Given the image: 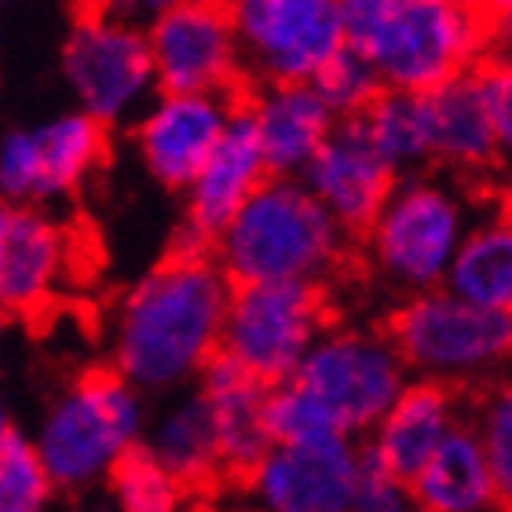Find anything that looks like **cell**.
<instances>
[{"instance_id":"obj_1","label":"cell","mask_w":512,"mask_h":512,"mask_svg":"<svg viewBox=\"0 0 512 512\" xmlns=\"http://www.w3.org/2000/svg\"><path fill=\"white\" fill-rule=\"evenodd\" d=\"M231 289L209 249L176 246L110 304L107 366L147 399L194 384L220 352Z\"/></svg>"},{"instance_id":"obj_2","label":"cell","mask_w":512,"mask_h":512,"mask_svg":"<svg viewBox=\"0 0 512 512\" xmlns=\"http://www.w3.org/2000/svg\"><path fill=\"white\" fill-rule=\"evenodd\" d=\"M209 253L235 286H330L355 256V238L322 209L300 176H267L213 238Z\"/></svg>"},{"instance_id":"obj_3","label":"cell","mask_w":512,"mask_h":512,"mask_svg":"<svg viewBox=\"0 0 512 512\" xmlns=\"http://www.w3.org/2000/svg\"><path fill=\"white\" fill-rule=\"evenodd\" d=\"M344 44L366 55L384 88L428 92L494 52L502 26L476 4L337 0Z\"/></svg>"},{"instance_id":"obj_4","label":"cell","mask_w":512,"mask_h":512,"mask_svg":"<svg viewBox=\"0 0 512 512\" xmlns=\"http://www.w3.org/2000/svg\"><path fill=\"white\" fill-rule=\"evenodd\" d=\"M480 213L469 180L443 169L406 172L395 180L374 220L355 238L363 271L392 297L436 289L447 278L454 249Z\"/></svg>"},{"instance_id":"obj_5","label":"cell","mask_w":512,"mask_h":512,"mask_svg":"<svg viewBox=\"0 0 512 512\" xmlns=\"http://www.w3.org/2000/svg\"><path fill=\"white\" fill-rule=\"evenodd\" d=\"M147 414V395L110 366L70 377L44 406L37 436H30L55 491L88 494L103 487L114 465L143 443Z\"/></svg>"},{"instance_id":"obj_6","label":"cell","mask_w":512,"mask_h":512,"mask_svg":"<svg viewBox=\"0 0 512 512\" xmlns=\"http://www.w3.org/2000/svg\"><path fill=\"white\" fill-rule=\"evenodd\" d=\"M384 330L410 377L450 384L465 395L498 381L512 355V311L480 308L443 286L395 297Z\"/></svg>"},{"instance_id":"obj_7","label":"cell","mask_w":512,"mask_h":512,"mask_svg":"<svg viewBox=\"0 0 512 512\" xmlns=\"http://www.w3.org/2000/svg\"><path fill=\"white\" fill-rule=\"evenodd\" d=\"M289 381L315 395L344 436L363 439L403 392L410 370L384 326L333 315Z\"/></svg>"},{"instance_id":"obj_8","label":"cell","mask_w":512,"mask_h":512,"mask_svg":"<svg viewBox=\"0 0 512 512\" xmlns=\"http://www.w3.org/2000/svg\"><path fill=\"white\" fill-rule=\"evenodd\" d=\"M333 304L326 286L311 282H242L231 289L220 333V352L260 384H278L297 374Z\"/></svg>"},{"instance_id":"obj_9","label":"cell","mask_w":512,"mask_h":512,"mask_svg":"<svg viewBox=\"0 0 512 512\" xmlns=\"http://www.w3.org/2000/svg\"><path fill=\"white\" fill-rule=\"evenodd\" d=\"M63 81L77 110L110 132L125 128L158 92L147 30L118 11H77L63 44Z\"/></svg>"},{"instance_id":"obj_10","label":"cell","mask_w":512,"mask_h":512,"mask_svg":"<svg viewBox=\"0 0 512 512\" xmlns=\"http://www.w3.org/2000/svg\"><path fill=\"white\" fill-rule=\"evenodd\" d=\"M227 11L246 88L311 81L344 44L337 0H231Z\"/></svg>"},{"instance_id":"obj_11","label":"cell","mask_w":512,"mask_h":512,"mask_svg":"<svg viewBox=\"0 0 512 512\" xmlns=\"http://www.w3.org/2000/svg\"><path fill=\"white\" fill-rule=\"evenodd\" d=\"M110 154V128L85 110L0 136V198L52 205L74 198Z\"/></svg>"},{"instance_id":"obj_12","label":"cell","mask_w":512,"mask_h":512,"mask_svg":"<svg viewBox=\"0 0 512 512\" xmlns=\"http://www.w3.org/2000/svg\"><path fill=\"white\" fill-rule=\"evenodd\" d=\"M150 59L161 92H224L242 96V55H238L231 11L209 0H180L147 26Z\"/></svg>"},{"instance_id":"obj_13","label":"cell","mask_w":512,"mask_h":512,"mask_svg":"<svg viewBox=\"0 0 512 512\" xmlns=\"http://www.w3.org/2000/svg\"><path fill=\"white\" fill-rule=\"evenodd\" d=\"M359 476V439L333 432L304 443H271L242 483L271 512H352Z\"/></svg>"},{"instance_id":"obj_14","label":"cell","mask_w":512,"mask_h":512,"mask_svg":"<svg viewBox=\"0 0 512 512\" xmlns=\"http://www.w3.org/2000/svg\"><path fill=\"white\" fill-rule=\"evenodd\" d=\"M242 96L224 92H154L136 118L128 121V136L139 165L165 191H183L198 172Z\"/></svg>"},{"instance_id":"obj_15","label":"cell","mask_w":512,"mask_h":512,"mask_svg":"<svg viewBox=\"0 0 512 512\" xmlns=\"http://www.w3.org/2000/svg\"><path fill=\"white\" fill-rule=\"evenodd\" d=\"M74 271V238L48 205L0 198V304L37 319L63 297Z\"/></svg>"},{"instance_id":"obj_16","label":"cell","mask_w":512,"mask_h":512,"mask_svg":"<svg viewBox=\"0 0 512 512\" xmlns=\"http://www.w3.org/2000/svg\"><path fill=\"white\" fill-rule=\"evenodd\" d=\"M395 180V169L366 139L359 118L337 121L300 172V183L352 238L363 235V227L374 220Z\"/></svg>"},{"instance_id":"obj_17","label":"cell","mask_w":512,"mask_h":512,"mask_svg":"<svg viewBox=\"0 0 512 512\" xmlns=\"http://www.w3.org/2000/svg\"><path fill=\"white\" fill-rule=\"evenodd\" d=\"M271 172L264 165V154L256 147V136L249 128L242 103L227 121L224 136L216 139L209 158L198 165L191 183L183 187V238L180 246L209 249L213 238L224 231V224L242 209L249 194L267 180Z\"/></svg>"},{"instance_id":"obj_18","label":"cell","mask_w":512,"mask_h":512,"mask_svg":"<svg viewBox=\"0 0 512 512\" xmlns=\"http://www.w3.org/2000/svg\"><path fill=\"white\" fill-rule=\"evenodd\" d=\"M465 399L469 395L450 384L410 377L392 406L377 417V425L359 439L366 465L410 483L439 439L465 417Z\"/></svg>"},{"instance_id":"obj_19","label":"cell","mask_w":512,"mask_h":512,"mask_svg":"<svg viewBox=\"0 0 512 512\" xmlns=\"http://www.w3.org/2000/svg\"><path fill=\"white\" fill-rule=\"evenodd\" d=\"M238 103L271 176H300L311 154L337 125L333 110L322 103L311 81L249 85Z\"/></svg>"},{"instance_id":"obj_20","label":"cell","mask_w":512,"mask_h":512,"mask_svg":"<svg viewBox=\"0 0 512 512\" xmlns=\"http://www.w3.org/2000/svg\"><path fill=\"white\" fill-rule=\"evenodd\" d=\"M421 96H425L432 169H443L469 183L498 169V161L509 147L502 143L491 114L483 107L472 66Z\"/></svg>"},{"instance_id":"obj_21","label":"cell","mask_w":512,"mask_h":512,"mask_svg":"<svg viewBox=\"0 0 512 512\" xmlns=\"http://www.w3.org/2000/svg\"><path fill=\"white\" fill-rule=\"evenodd\" d=\"M165 403L147 414L143 443L150 458H158L165 469L183 483V491L209 494L227 483L224 458H220V439H216V421L205 399L194 384L180 392L161 395Z\"/></svg>"},{"instance_id":"obj_22","label":"cell","mask_w":512,"mask_h":512,"mask_svg":"<svg viewBox=\"0 0 512 512\" xmlns=\"http://www.w3.org/2000/svg\"><path fill=\"white\" fill-rule=\"evenodd\" d=\"M194 388L209 399L220 439V458H224L227 483H242L253 472V465L271 447V432L264 421V395L267 384L249 377L238 363H231L224 352H216L205 370L198 374Z\"/></svg>"},{"instance_id":"obj_23","label":"cell","mask_w":512,"mask_h":512,"mask_svg":"<svg viewBox=\"0 0 512 512\" xmlns=\"http://www.w3.org/2000/svg\"><path fill=\"white\" fill-rule=\"evenodd\" d=\"M406 487L410 502L425 512H491L505 502L469 417L439 439Z\"/></svg>"},{"instance_id":"obj_24","label":"cell","mask_w":512,"mask_h":512,"mask_svg":"<svg viewBox=\"0 0 512 512\" xmlns=\"http://www.w3.org/2000/svg\"><path fill=\"white\" fill-rule=\"evenodd\" d=\"M443 289L480 308L512 311V224L502 205L476 213L454 249Z\"/></svg>"},{"instance_id":"obj_25","label":"cell","mask_w":512,"mask_h":512,"mask_svg":"<svg viewBox=\"0 0 512 512\" xmlns=\"http://www.w3.org/2000/svg\"><path fill=\"white\" fill-rule=\"evenodd\" d=\"M366 139L374 143L395 176L421 172L432 165L428 150V118H425V96L421 92H403V88H381L370 107L359 114Z\"/></svg>"},{"instance_id":"obj_26","label":"cell","mask_w":512,"mask_h":512,"mask_svg":"<svg viewBox=\"0 0 512 512\" xmlns=\"http://www.w3.org/2000/svg\"><path fill=\"white\" fill-rule=\"evenodd\" d=\"M103 487L110 491L114 505L125 512H176L191 498L183 491V483L158 458H150L143 447L125 454Z\"/></svg>"},{"instance_id":"obj_27","label":"cell","mask_w":512,"mask_h":512,"mask_svg":"<svg viewBox=\"0 0 512 512\" xmlns=\"http://www.w3.org/2000/svg\"><path fill=\"white\" fill-rule=\"evenodd\" d=\"M55 483L30 436L11 425L0 436V512H41L52 505Z\"/></svg>"},{"instance_id":"obj_28","label":"cell","mask_w":512,"mask_h":512,"mask_svg":"<svg viewBox=\"0 0 512 512\" xmlns=\"http://www.w3.org/2000/svg\"><path fill=\"white\" fill-rule=\"evenodd\" d=\"M465 417H469L472 432H476L483 454L491 461L498 491H502V498L509 502L512 498V392H509V384H502V381L480 384V395L465 399Z\"/></svg>"},{"instance_id":"obj_29","label":"cell","mask_w":512,"mask_h":512,"mask_svg":"<svg viewBox=\"0 0 512 512\" xmlns=\"http://www.w3.org/2000/svg\"><path fill=\"white\" fill-rule=\"evenodd\" d=\"M311 88L319 92V99L333 110V118H359L370 99L381 92V77L363 52H355L348 44H341L326 63L311 74Z\"/></svg>"},{"instance_id":"obj_30","label":"cell","mask_w":512,"mask_h":512,"mask_svg":"<svg viewBox=\"0 0 512 512\" xmlns=\"http://www.w3.org/2000/svg\"><path fill=\"white\" fill-rule=\"evenodd\" d=\"M264 421L271 432V443H304V439L333 436L341 428L322 410V403L311 392H304L297 381H278L264 395Z\"/></svg>"},{"instance_id":"obj_31","label":"cell","mask_w":512,"mask_h":512,"mask_svg":"<svg viewBox=\"0 0 512 512\" xmlns=\"http://www.w3.org/2000/svg\"><path fill=\"white\" fill-rule=\"evenodd\" d=\"M406 509H414L410 487L403 480L388 476V472L366 465L363 458V476H359V487H355L352 512H406Z\"/></svg>"},{"instance_id":"obj_32","label":"cell","mask_w":512,"mask_h":512,"mask_svg":"<svg viewBox=\"0 0 512 512\" xmlns=\"http://www.w3.org/2000/svg\"><path fill=\"white\" fill-rule=\"evenodd\" d=\"M172 4H180V0H118V4H114V11H118V15H125L128 22H136V26H143V30H147L150 22L161 19Z\"/></svg>"},{"instance_id":"obj_33","label":"cell","mask_w":512,"mask_h":512,"mask_svg":"<svg viewBox=\"0 0 512 512\" xmlns=\"http://www.w3.org/2000/svg\"><path fill=\"white\" fill-rule=\"evenodd\" d=\"M476 8H480L494 26H505V22H509V11H512V0H476Z\"/></svg>"},{"instance_id":"obj_34","label":"cell","mask_w":512,"mask_h":512,"mask_svg":"<svg viewBox=\"0 0 512 512\" xmlns=\"http://www.w3.org/2000/svg\"><path fill=\"white\" fill-rule=\"evenodd\" d=\"M118 0H74L77 11H114Z\"/></svg>"},{"instance_id":"obj_35","label":"cell","mask_w":512,"mask_h":512,"mask_svg":"<svg viewBox=\"0 0 512 512\" xmlns=\"http://www.w3.org/2000/svg\"><path fill=\"white\" fill-rule=\"evenodd\" d=\"M11 428V414H8V403H4V392H0V436Z\"/></svg>"},{"instance_id":"obj_36","label":"cell","mask_w":512,"mask_h":512,"mask_svg":"<svg viewBox=\"0 0 512 512\" xmlns=\"http://www.w3.org/2000/svg\"><path fill=\"white\" fill-rule=\"evenodd\" d=\"M8 319H11V315H8V308H4V304H0V333L8 330Z\"/></svg>"},{"instance_id":"obj_37","label":"cell","mask_w":512,"mask_h":512,"mask_svg":"<svg viewBox=\"0 0 512 512\" xmlns=\"http://www.w3.org/2000/svg\"><path fill=\"white\" fill-rule=\"evenodd\" d=\"M450 4H476V0H450Z\"/></svg>"},{"instance_id":"obj_38","label":"cell","mask_w":512,"mask_h":512,"mask_svg":"<svg viewBox=\"0 0 512 512\" xmlns=\"http://www.w3.org/2000/svg\"><path fill=\"white\" fill-rule=\"evenodd\" d=\"M209 4H224V8H227V4H231V0H209Z\"/></svg>"},{"instance_id":"obj_39","label":"cell","mask_w":512,"mask_h":512,"mask_svg":"<svg viewBox=\"0 0 512 512\" xmlns=\"http://www.w3.org/2000/svg\"><path fill=\"white\" fill-rule=\"evenodd\" d=\"M4 4H11V0H0V8H4Z\"/></svg>"}]
</instances>
